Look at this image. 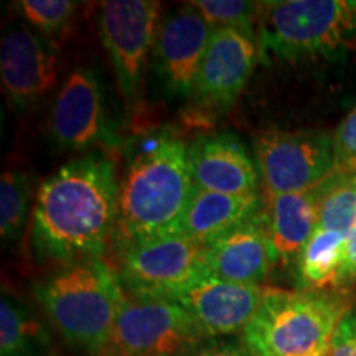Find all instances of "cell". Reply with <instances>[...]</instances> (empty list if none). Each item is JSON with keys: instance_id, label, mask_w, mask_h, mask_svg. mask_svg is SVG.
<instances>
[{"instance_id": "obj_6", "label": "cell", "mask_w": 356, "mask_h": 356, "mask_svg": "<svg viewBox=\"0 0 356 356\" xmlns=\"http://www.w3.org/2000/svg\"><path fill=\"white\" fill-rule=\"evenodd\" d=\"M118 277L131 296L172 299L204 275L207 243L184 233L159 236L119 251Z\"/></svg>"}, {"instance_id": "obj_7", "label": "cell", "mask_w": 356, "mask_h": 356, "mask_svg": "<svg viewBox=\"0 0 356 356\" xmlns=\"http://www.w3.org/2000/svg\"><path fill=\"white\" fill-rule=\"evenodd\" d=\"M207 340L184 307L168 299H126L99 356H181Z\"/></svg>"}, {"instance_id": "obj_22", "label": "cell", "mask_w": 356, "mask_h": 356, "mask_svg": "<svg viewBox=\"0 0 356 356\" xmlns=\"http://www.w3.org/2000/svg\"><path fill=\"white\" fill-rule=\"evenodd\" d=\"M30 203L29 178L22 170L8 168L0 180V234L15 239L24 226Z\"/></svg>"}, {"instance_id": "obj_15", "label": "cell", "mask_w": 356, "mask_h": 356, "mask_svg": "<svg viewBox=\"0 0 356 356\" xmlns=\"http://www.w3.org/2000/svg\"><path fill=\"white\" fill-rule=\"evenodd\" d=\"M275 254L261 210L241 225L207 241L208 273L218 279L259 286L269 275Z\"/></svg>"}, {"instance_id": "obj_21", "label": "cell", "mask_w": 356, "mask_h": 356, "mask_svg": "<svg viewBox=\"0 0 356 356\" xmlns=\"http://www.w3.org/2000/svg\"><path fill=\"white\" fill-rule=\"evenodd\" d=\"M318 228L348 238L356 225V168L338 170L320 184Z\"/></svg>"}, {"instance_id": "obj_10", "label": "cell", "mask_w": 356, "mask_h": 356, "mask_svg": "<svg viewBox=\"0 0 356 356\" xmlns=\"http://www.w3.org/2000/svg\"><path fill=\"white\" fill-rule=\"evenodd\" d=\"M50 129L53 139L66 149L86 150L115 144L104 88L95 71L83 66L71 71L53 106Z\"/></svg>"}, {"instance_id": "obj_4", "label": "cell", "mask_w": 356, "mask_h": 356, "mask_svg": "<svg viewBox=\"0 0 356 356\" xmlns=\"http://www.w3.org/2000/svg\"><path fill=\"white\" fill-rule=\"evenodd\" d=\"M38 304L68 343L99 356L118 322L126 293L108 262L63 264L33 284Z\"/></svg>"}, {"instance_id": "obj_19", "label": "cell", "mask_w": 356, "mask_h": 356, "mask_svg": "<svg viewBox=\"0 0 356 356\" xmlns=\"http://www.w3.org/2000/svg\"><path fill=\"white\" fill-rule=\"evenodd\" d=\"M346 236L315 228L297 261V275L305 291H330L343 284Z\"/></svg>"}, {"instance_id": "obj_2", "label": "cell", "mask_w": 356, "mask_h": 356, "mask_svg": "<svg viewBox=\"0 0 356 356\" xmlns=\"http://www.w3.org/2000/svg\"><path fill=\"white\" fill-rule=\"evenodd\" d=\"M193 188L185 142L167 132L140 140L119 184L113 234L119 251L159 236L181 233Z\"/></svg>"}, {"instance_id": "obj_27", "label": "cell", "mask_w": 356, "mask_h": 356, "mask_svg": "<svg viewBox=\"0 0 356 356\" xmlns=\"http://www.w3.org/2000/svg\"><path fill=\"white\" fill-rule=\"evenodd\" d=\"M181 356H256L244 345V341L228 338H211L186 351Z\"/></svg>"}, {"instance_id": "obj_3", "label": "cell", "mask_w": 356, "mask_h": 356, "mask_svg": "<svg viewBox=\"0 0 356 356\" xmlns=\"http://www.w3.org/2000/svg\"><path fill=\"white\" fill-rule=\"evenodd\" d=\"M257 43L267 63H315L356 56V0L259 2Z\"/></svg>"}, {"instance_id": "obj_16", "label": "cell", "mask_w": 356, "mask_h": 356, "mask_svg": "<svg viewBox=\"0 0 356 356\" xmlns=\"http://www.w3.org/2000/svg\"><path fill=\"white\" fill-rule=\"evenodd\" d=\"M193 186L226 195H254L261 177L257 163L233 134L200 137L188 147Z\"/></svg>"}, {"instance_id": "obj_9", "label": "cell", "mask_w": 356, "mask_h": 356, "mask_svg": "<svg viewBox=\"0 0 356 356\" xmlns=\"http://www.w3.org/2000/svg\"><path fill=\"white\" fill-rule=\"evenodd\" d=\"M160 3L152 0H109L102 2L97 26L114 66L124 101L139 96L147 60L160 25Z\"/></svg>"}, {"instance_id": "obj_25", "label": "cell", "mask_w": 356, "mask_h": 356, "mask_svg": "<svg viewBox=\"0 0 356 356\" xmlns=\"http://www.w3.org/2000/svg\"><path fill=\"white\" fill-rule=\"evenodd\" d=\"M335 159L338 170L356 168V108L346 115L335 132Z\"/></svg>"}, {"instance_id": "obj_8", "label": "cell", "mask_w": 356, "mask_h": 356, "mask_svg": "<svg viewBox=\"0 0 356 356\" xmlns=\"http://www.w3.org/2000/svg\"><path fill=\"white\" fill-rule=\"evenodd\" d=\"M264 193H300L322 184L335 170V140L323 131L269 129L254 139Z\"/></svg>"}, {"instance_id": "obj_1", "label": "cell", "mask_w": 356, "mask_h": 356, "mask_svg": "<svg viewBox=\"0 0 356 356\" xmlns=\"http://www.w3.org/2000/svg\"><path fill=\"white\" fill-rule=\"evenodd\" d=\"M118 210L113 160L96 152L70 160L38 188L32 226L35 252L61 266L99 259L114 234Z\"/></svg>"}, {"instance_id": "obj_13", "label": "cell", "mask_w": 356, "mask_h": 356, "mask_svg": "<svg viewBox=\"0 0 356 356\" xmlns=\"http://www.w3.org/2000/svg\"><path fill=\"white\" fill-rule=\"evenodd\" d=\"M213 29L191 3L168 13L159 25L154 58L163 86L175 96L195 92Z\"/></svg>"}, {"instance_id": "obj_18", "label": "cell", "mask_w": 356, "mask_h": 356, "mask_svg": "<svg viewBox=\"0 0 356 356\" xmlns=\"http://www.w3.org/2000/svg\"><path fill=\"white\" fill-rule=\"evenodd\" d=\"M259 195H226L193 188L186 208L181 233L198 241H210L215 236L241 225L261 210Z\"/></svg>"}, {"instance_id": "obj_20", "label": "cell", "mask_w": 356, "mask_h": 356, "mask_svg": "<svg viewBox=\"0 0 356 356\" xmlns=\"http://www.w3.org/2000/svg\"><path fill=\"white\" fill-rule=\"evenodd\" d=\"M47 333L29 310L3 293L0 300V356H40L47 348Z\"/></svg>"}, {"instance_id": "obj_26", "label": "cell", "mask_w": 356, "mask_h": 356, "mask_svg": "<svg viewBox=\"0 0 356 356\" xmlns=\"http://www.w3.org/2000/svg\"><path fill=\"white\" fill-rule=\"evenodd\" d=\"M328 356H356V302L338 323Z\"/></svg>"}, {"instance_id": "obj_17", "label": "cell", "mask_w": 356, "mask_h": 356, "mask_svg": "<svg viewBox=\"0 0 356 356\" xmlns=\"http://www.w3.org/2000/svg\"><path fill=\"white\" fill-rule=\"evenodd\" d=\"M320 195V185L300 193H264L262 215L275 261L297 264L318 225Z\"/></svg>"}, {"instance_id": "obj_5", "label": "cell", "mask_w": 356, "mask_h": 356, "mask_svg": "<svg viewBox=\"0 0 356 356\" xmlns=\"http://www.w3.org/2000/svg\"><path fill=\"white\" fill-rule=\"evenodd\" d=\"M351 305L343 292L267 287L243 341L256 356H328L333 333Z\"/></svg>"}, {"instance_id": "obj_28", "label": "cell", "mask_w": 356, "mask_h": 356, "mask_svg": "<svg viewBox=\"0 0 356 356\" xmlns=\"http://www.w3.org/2000/svg\"><path fill=\"white\" fill-rule=\"evenodd\" d=\"M343 282H356V225L346 239Z\"/></svg>"}, {"instance_id": "obj_11", "label": "cell", "mask_w": 356, "mask_h": 356, "mask_svg": "<svg viewBox=\"0 0 356 356\" xmlns=\"http://www.w3.org/2000/svg\"><path fill=\"white\" fill-rule=\"evenodd\" d=\"M257 47L254 32L233 26L213 29L195 84V97L207 108L229 109L251 76Z\"/></svg>"}, {"instance_id": "obj_24", "label": "cell", "mask_w": 356, "mask_h": 356, "mask_svg": "<svg viewBox=\"0 0 356 356\" xmlns=\"http://www.w3.org/2000/svg\"><path fill=\"white\" fill-rule=\"evenodd\" d=\"M17 6L24 19L43 35L63 32L76 10V3L70 0H20Z\"/></svg>"}, {"instance_id": "obj_14", "label": "cell", "mask_w": 356, "mask_h": 356, "mask_svg": "<svg viewBox=\"0 0 356 356\" xmlns=\"http://www.w3.org/2000/svg\"><path fill=\"white\" fill-rule=\"evenodd\" d=\"M266 289L228 282L208 274L168 300L184 307L204 338L211 340L244 330L259 309Z\"/></svg>"}, {"instance_id": "obj_23", "label": "cell", "mask_w": 356, "mask_h": 356, "mask_svg": "<svg viewBox=\"0 0 356 356\" xmlns=\"http://www.w3.org/2000/svg\"><path fill=\"white\" fill-rule=\"evenodd\" d=\"M211 29H233L256 32L259 2H243V0H195L191 2Z\"/></svg>"}, {"instance_id": "obj_12", "label": "cell", "mask_w": 356, "mask_h": 356, "mask_svg": "<svg viewBox=\"0 0 356 356\" xmlns=\"http://www.w3.org/2000/svg\"><path fill=\"white\" fill-rule=\"evenodd\" d=\"M58 63L43 35L26 26L7 30L0 42V78L13 108L25 111L43 99L58 81Z\"/></svg>"}]
</instances>
